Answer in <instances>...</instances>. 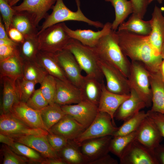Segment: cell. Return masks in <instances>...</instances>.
Wrapping results in <instances>:
<instances>
[{"label": "cell", "instance_id": "6da1fadb", "mask_svg": "<svg viewBox=\"0 0 164 164\" xmlns=\"http://www.w3.org/2000/svg\"><path fill=\"white\" fill-rule=\"evenodd\" d=\"M119 45L131 61L142 63L150 72L159 70L163 60L161 53L151 44L149 35L125 30L115 31Z\"/></svg>", "mask_w": 164, "mask_h": 164}, {"label": "cell", "instance_id": "7a4b0ae2", "mask_svg": "<svg viewBox=\"0 0 164 164\" xmlns=\"http://www.w3.org/2000/svg\"><path fill=\"white\" fill-rule=\"evenodd\" d=\"M93 48L99 58L114 67L128 78L131 61L122 51L115 31L111 29Z\"/></svg>", "mask_w": 164, "mask_h": 164}, {"label": "cell", "instance_id": "3957f363", "mask_svg": "<svg viewBox=\"0 0 164 164\" xmlns=\"http://www.w3.org/2000/svg\"><path fill=\"white\" fill-rule=\"evenodd\" d=\"M65 49L73 55L87 75L96 78L101 83L104 82V77L98 64V56L93 48L84 45L71 38Z\"/></svg>", "mask_w": 164, "mask_h": 164}, {"label": "cell", "instance_id": "277c9868", "mask_svg": "<svg viewBox=\"0 0 164 164\" xmlns=\"http://www.w3.org/2000/svg\"><path fill=\"white\" fill-rule=\"evenodd\" d=\"M52 9V12L46 17L38 33L50 26L66 21L82 22L97 28H102L104 26V24L101 22L91 20L87 17L82 12L80 7L77 8L76 12L71 10L65 5L63 0H56Z\"/></svg>", "mask_w": 164, "mask_h": 164}, {"label": "cell", "instance_id": "5b68a950", "mask_svg": "<svg viewBox=\"0 0 164 164\" xmlns=\"http://www.w3.org/2000/svg\"><path fill=\"white\" fill-rule=\"evenodd\" d=\"M64 23L54 25L37 33L39 51L55 54L65 49L71 38L64 29Z\"/></svg>", "mask_w": 164, "mask_h": 164}, {"label": "cell", "instance_id": "8992f818", "mask_svg": "<svg viewBox=\"0 0 164 164\" xmlns=\"http://www.w3.org/2000/svg\"><path fill=\"white\" fill-rule=\"evenodd\" d=\"M150 72L141 63L131 61L128 79L131 89L134 90L145 103L146 107L152 105V92L150 83Z\"/></svg>", "mask_w": 164, "mask_h": 164}, {"label": "cell", "instance_id": "52a82bcc", "mask_svg": "<svg viewBox=\"0 0 164 164\" xmlns=\"http://www.w3.org/2000/svg\"><path fill=\"white\" fill-rule=\"evenodd\" d=\"M118 128L109 114L99 111L90 125L73 140L79 146L84 142L89 139L108 135L113 136Z\"/></svg>", "mask_w": 164, "mask_h": 164}, {"label": "cell", "instance_id": "ba28073f", "mask_svg": "<svg viewBox=\"0 0 164 164\" xmlns=\"http://www.w3.org/2000/svg\"><path fill=\"white\" fill-rule=\"evenodd\" d=\"M98 58L99 66L106 81L107 90L117 94H129L131 88L128 78L114 67Z\"/></svg>", "mask_w": 164, "mask_h": 164}, {"label": "cell", "instance_id": "9c48e42d", "mask_svg": "<svg viewBox=\"0 0 164 164\" xmlns=\"http://www.w3.org/2000/svg\"><path fill=\"white\" fill-rule=\"evenodd\" d=\"M49 133L46 130L31 127L10 113L0 114V133L13 138L30 135H47Z\"/></svg>", "mask_w": 164, "mask_h": 164}, {"label": "cell", "instance_id": "30bf717a", "mask_svg": "<svg viewBox=\"0 0 164 164\" xmlns=\"http://www.w3.org/2000/svg\"><path fill=\"white\" fill-rule=\"evenodd\" d=\"M119 159L120 164H159L154 151L135 138L126 146Z\"/></svg>", "mask_w": 164, "mask_h": 164}, {"label": "cell", "instance_id": "8fae6325", "mask_svg": "<svg viewBox=\"0 0 164 164\" xmlns=\"http://www.w3.org/2000/svg\"><path fill=\"white\" fill-rule=\"evenodd\" d=\"M61 106L66 114L72 116L86 128L93 121L99 112L97 106L84 100L77 104Z\"/></svg>", "mask_w": 164, "mask_h": 164}, {"label": "cell", "instance_id": "7c38bea8", "mask_svg": "<svg viewBox=\"0 0 164 164\" xmlns=\"http://www.w3.org/2000/svg\"><path fill=\"white\" fill-rule=\"evenodd\" d=\"M54 54L68 80L79 88L84 76L81 74L82 70L73 55L66 49Z\"/></svg>", "mask_w": 164, "mask_h": 164}, {"label": "cell", "instance_id": "4fadbf2b", "mask_svg": "<svg viewBox=\"0 0 164 164\" xmlns=\"http://www.w3.org/2000/svg\"><path fill=\"white\" fill-rule=\"evenodd\" d=\"M163 138L154 122L147 116L137 130L136 139L154 151L160 144Z\"/></svg>", "mask_w": 164, "mask_h": 164}, {"label": "cell", "instance_id": "5bb4252c", "mask_svg": "<svg viewBox=\"0 0 164 164\" xmlns=\"http://www.w3.org/2000/svg\"><path fill=\"white\" fill-rule=\"evenodd\" d=\"M112 23L108 22L104 24L101 30L94 31L90 29H77L74 30L69 28L64 23L65 31L70 37L76 40L84 45L92 47H95L100 39L111 30Z\"/></svg>", "mask_w": 164, "mask_h": 164}, {"label": "cell", "instance_id": "9a60e30c", "mask_svg": "<svg viewBox=\"0 0 164 164\" xmlns=\"http://www.w3.org/2000/svg\"><path fill=\"white\" fill-rule=\"evenodd\" d=\"M112 137L108 135L89 139L79 145L82 153L88 161V164L108 154L110 143Z\"/></svg>", "mask_w": 164, "mask_h": 164}, {"label": "cell", "instance_id": "2e32d148", "mask_svg": "<svg viewBox=\"0 0 164 164\" xmlns=\"http://www.w3.org/2000/svg\"><path fill=\"white\" fill-rule=\"evenodd\" d=\"M19 5L12 6L17 12L26 11L32 17L36 26L47 15V12L52 9L56 0H23Z\"/></svg>", "mask_w": 164, "mask_h": 164}, {"label": "cell", "instance_id": "e0dca14e", "mask_svg": "<svg viewBox=\"0 0 164 164\" xmlns=\"http://www.w3.org/2000/svg\"><path fill=\"white\" fill-rule=\"evenodd\" d=\"M55 78L56 83L55 103L62 106L77 104L82 101L79 87L69 81Z\"/></svg>", "mask_w": 164, "mask_h": 164}, {"label": "cell", "instance_id": "ac0fdd59", "mask_svg": "<svg viewBox=\"0 0 164 164\" xmlns=\"http://www.w3.org/2000/svg\"><path fill=\"white\" fill-rule=\"evenodd\" d=\"M10 113L31 128L47 131L42 120L40 111L32 109L25 103L19 101L15 103Z\"/></svg>", "mask_w": 164, "mask_h": 164}, {"label": "cell", "instance_id": "d6986e66", "mask_svg": "<svg viewBox=\"0 0 164 164\" xmlns=\"http://www.w3.org/2000/svg\"><path fill=\"white\" fill-rule=\"evenodd\" d=\"M86 129L72 116L66 114L48 132L61 135L69 140H73Z\"/></svg>", "mask_w": 164, "mask_h": 164}, {"label": "cell", "instance_id": "ffe728a7", "mask_svg": "<svg viewBox=\"0 0 164 164\" xmlns=\"http://www.w3.org/2000/svg\"><path fill=\"white\" fill-rule=\"evenodd\" d=\"M47 135H26L12 138L15 141L24 144L34 149L45 158L59 157L58 153L50 145Z\"/></svg>", "mask_w": 164, "mask_h": 164}, {"label": "cell", "instance_id": "44dd1931", "mask_svg": "<svg viewBox=\"0 0 164 164\" xmlns=\"http://www.w3.org/2000/svg\"><path fill=\"white\" fill-rule=\"evenodd\" d=\"M145 107V103L134 90L131 89L129 97L122 102L117 110L114 118L124 121Z\"/></svg>", "mask_w": 164, "mask_h": 164}, {"label": "cell", "instance_id": "7402d4cb", "mask_svg": "<svg viewBox=\"0 0 164 164\" xmlns=\"http://www.w3.org/2000/svg\"><path fill=\"white\" fill-rule=\"evenodd\" d=\"M130 94H119L109 91L104 83L98 106L99 111L105 112L109 114L115 124L114 115L116 111L122 102L128 98Z\"/></svg>", "mask_w": 164, "mask_h": 164}, {"label": "cell", "instance_id": "603a6c76", "mask_svg": "<svg viewBox=\"0 0 164 164\" xmlns=\"http://www.w3.org/2000/svg\"><path fill=\"white\" fill-rule=\"evenodd\" d=\"M104 83H101L91 76L86 75L84 76L79 87L82 100L87 101L98 107Z\"/></svg>", "mask_w": 164, "mask_h": 164}, {"label": "cell", "instance_id": "cb8c5ba5", "mask_svg": "<svg viewBox=\"0 0 164 164\" xmlns=\"http://www.w3.org/2000/svg\"><path fill=\"white\" fill-rule=\"evenodd\" d=\"M152 15L151 30L149 39L152 46L161 53L164 40V16L161 9L156 5Z\"/></svg>", "mask_w": 164, "mask_h": 164}, {"label": "cell", "instance_id": "d4e9b609", "mask_svg": "<svg viewBox=\"0 0 164 164\" xmlns=\"http://www.w3.org/2000/svg\"><path fill=\"white\" fill-rule=\"evenodd\" d=\"M149 79L152 92L151 110L164 114V81L159 70L150 72Z\"/></svg>", "mask_w": 164, "mask_h": 164}, {"label": "cell", "instance_id": "484cf974", "mask_svg": "<svg viewBox=\"0 0 164 164\" xmlns=\"http://www.w3.org/2000/svg\"><path fill=\"white\" fill-rule=\"evenodd\" d=\"M11 26L20 32L25 38L37 36L39 31L32 17L26 11H16Z\"/></svg>", "mask_w": 164, "mask_h": 164}, {"label": "cell", "instance_id": "4316f807", "mask_svg": "<svg viewBox=\"0 0 164 164\" xmlns=\"http://www.w3.org/2000/svg\"><path fill=\"white\" fill-rule=\"evenodd\" d=\"M3 85L1 114L9 113L14 105L19 101L16 90L15 80L4 77L0 78Z\"/></svg>", "mask_w": 164, "mask_h": 164}, {"label": "cell", "instance_id": "83f0119b", "mask_svg": "<svg viewBox=\"0 0 164 164\" xmlns=\"http://www.w3.org/2000/svg\"><path fill=\"white\" fill-rule=\"evenodd\" d=\"M24 61L19 53L0 61V78L6 77L16 80L22 77Z\"/></svg>", "mask_w": 164, "mask_h": 164}, {"label": "cell", "instance_id": "f1b7e54d", "mask_svg": "<svg viewBox=\"0 0 164 164\" xmlns=\"http://www.w3.org/2000/svg\"><path fill=\"white\" fill-rule=\"evenodd\" d=\"M36 60L49 74L56 79L69 81L57 60L54 54L39 50Z\"/></svg>", "mask_w": 164, "mask_h": 164}, {"label": "cell", "instance_id": "f546056e", "mask_svg": "<svg viewBox=\"0 0 164 164\" xmlns=\"http://www.w3.org/2000/svg\"><path fill=\"white\" fill-rule=\"evenodd\" d=\"M137 15L132 13L126 22L119 26L118 30H125L135 34L149 35L151 30L150 20L145 21Z\"/></svg>", "mask_w": 164, "mask_h": 164}, {"label": "cell", "instance_id": "4dcf8cb0", "mask_svg": "<svg viewBox=\"0 0 164 164\" xmlns=\"http://www.w3.org/2000/svg\"><path fill=\"white\" fill-rule=\"evenodd\" d=\"M57 153L67 164H88V162L80 146L73 140H69L67 145Z\"/></svg>", "mask_w": 164, "mask_h": 164}, {"label": "cell", "instance_id": "1f68e13d", "mask_svg": "<svg viewBox=\"0 0 164 164\" xmlns=\"http://www.w3.org/2000/svg\"><path fill=\"white\" fill-rule=\"evenodd\" d=\"M104 0L110 2L114 8L115 18L112 23L111 29L116 31L119 26L125 21L128 16L133 13L132 3L130 0Z\"/></svg>", "mask_w": 164, "mask_h": 164}, {"label": "cell", "instance_id": "d6a6232c", "mask_svg": "<svg viewBox=\"0 0 164 164\" xmlns=\"http://www.w3.org/2000/svg\"><path fill=\"white\" fill-rule=\"evenodd\" d=\"M23 77L25 79L37 84H41L49 74L36 60L24 61Z\"/></svg>", "mask_w": 164, "mask_h": 164}, {"label": "cell", "instance_id": "836d02e7", "mask_svg": "<svg viewBox=\"0 0 164 164\" xmlns=\"http://www.w3.org/2000/svg\"><path fill=\"white\" fill-rule=\"evenodd\" d=\"M43 123L48 132L66 114L61 106L54 103L49 104L40 111Z\"/></svg>", "mask_w": 164, "mask_h": 164}, {"label": "cell", "instance_id": "e575fe53", "mask_svg": "<svg viewBox=\"0 0 164 164\" xmlns=\"http://www.w3.org/2000/svg\"><path fill=\"white\" fill-rule=\"evenodd\" d=\"M19 50L24 61L36 60L39 51L37 36L25 38L22 43L19 44Z\"/></svg>", "mask_w": 164, "mask_h": 164}, {"label": "cell", "instance_id": "d590c367", "mask_svg": "<svg viewBox=\"0 0 164 164\" xmlns=\"http://www.w3.org/2000/svg\"><path fill=\"white\" fill-rule=\"evenodd\" d=\"M147 112L140 111L137 114L124 121L114 132L113 136L124 135L136 131L143 121L147 116Z\"/></svg>", "mask_w": 164, "mask_h": 164}, {"label": "cell", "instance_id": "8d00e7d4", "mask_svg": "<svg viewBox=\"0 0 164 164\" xmlns=\"http://www.w3.org/2000/svg\"><path fill=\"white\" fill-rule=\"evenodd\" d=\"M137 130L131 133L121 135L113 136L110 143V152L119 158L126 146L135 138Z\"/></svg>", "mask_w": 164, "mask_h": 164}, {"label": "cell", "instance_id": "74e56055", "mask_svg": "<svg viewBox=\"0 0 164 164\" xmlns=\"http://www.w3.org/2000/svg\"><path fill=\"white\" fill-rule=\"evenodd\" d=\"M9 146L12 150L18 154L28 159L30 163H35L41 164L45 159L34 149L19 142L14 141Z\"/></svg>", "mask_w": 164, "mask_h": 164}, {"label": "cell", "instance_id": "f35d334b", "mask_svg": "<svg viewBox=\"0 0 164 164\" xmlns=\"http://www.w3.org/2000/svg\"><path fill=\"white\" fill-rule=\"evenodd\" d=\"M15 84L19 101L26 103L35 90L36 84L22 77L15 80Z\"/></svg>", "mask_w": 164, "mask_h": 164}, {"label": "cell", "instance_id": "ab89813d", "mask_svg": "<svg viewBox=\"0 0 164 164\" xmlns=\"http://www.w3.org/2000/svg\"><path fill=\"white\" fill-rule=\"evenodd\" d=\"M40 84L39 88L49 104L55 103L56 90L55 78L53 76L48 74Z\"/></svg>", "mask_w": 164, "mask_h": 164}, {"label": "cell", "instance_id": "60d3db41", "mask_svg": "<svg viewBox=\"0 0 164 164\" xmlns=\"http://www.w3.org/2000/svg\"><path fill=\"white\" fill-rule=\"evenodd\" d=\"M1 152L3 156L2 164H26L30 163L26 158L18 154L10 147L4 144L2 146Z\"/></svg>", "mask_w": 164, "mask_h": 164}, {"label": "cell", "instance_id": "b9f144b4", "mask_svg": "<svg viewBox=\"0 0 164 164\" xmlns=\"http://www.w3.org/2000/svg\"><path fill=\"white\" fill-rule=\"evenodd\" d=\"M0 12L7 32L11 26L13 16L16 11L5 0H0Z\"/></svg>", "mask_w": 164, "mask_h": 164}, {"label": "cell", "instance_id": "7bdbcfd3", "mask_svg": "<svg viewBox=\"0 0 164 164\" xmlns=\"http://www.w3.org/2000/svg\"><path fill=\"white\" fill-rule=\"evenodd\" d=\"M26 104L32 109L38 111H40L49 104L40 88L35 91Z\"/></svg>", "mask_w": 164, "mask_h": 164}, {"label": "cell", "instance_id": "ee69618b", "mask_svg": "<svg viewBox=\"0 0 164 164\" xmlns=\"http://www.w3.org/2000/svg\"><path fill=\"white\" fill-rule=\"evenodd\" d=\"M46 136L50 145L57 152L67 145L69 140L61 135L49 132Z\"/></svg>", "mask_w": 164, "mask_h": 164}, {"label": "cell", "instance_id": "f6af8a7d", "mask_svg": "<svg viewBox=\"0 0 164 164\" xmlns=\"http://www.w3.org/2000/svg\"><path fill=\"white\" fill-rule=\"evenodd\" d=\"M148 116L154 122L164 138V114L151 110L147 112Z\"/></svg>", "mask_w": 164, "mask_h": 164}, {"label": "cell", "instance_id": "bcb514c9", "mask_svg": "<svg viewBox=\"0 0 164 164\" xmlns=\"http://www.w3.org/2000/svg\"><path fill=\"white\" fill-rule=\"evenodd\" d=\"M133 8V12L143 19L146 14L149 0H130Z\"/></svg>", "mask_w": 164, "mask_h": 164}, {"label": "cell", "instance_id": "7dc6e473", "mask_svg": "<svg viewBox=\"0 0 164 164\" xmlns=\"http://www.w3.org/2000/svg\"><path fill=\"white\" fill-rule=\"evenodd\" d=\"M19 45H0V61L19 53Z\"/></svg>", "mask_w": 164, "mask_h": 164}, {"label": "cell", "instance_id": "c3c4849f", "mask_svg": "<svg viewBox=\"0 0 164 164\" xmlns=\"http://www.w3.org/2000/svg\"><path fill=\"white\" fill-rule=\"evenodd\" d=\"M7 33L9 38L18 44L22 43L25 40V38L23 35L17 29L12 26Z\"/></svg>", "mask_w": 164, "mask_h": 164}, {"label": "cell", "instance_id": "681fc988", "mask_svg": "<svg viewBox=\"0 0 164 164\" xmlns=\"http://www.w3.org/2000/svg\"><path fill=\"white\" fill-rule=\"evenodd\" d=\"M117 160L108 154L104 155L90 162L89 164H118Z\"/></svg>", "mask_w": 164, "mask_h": 164}, {"label": "cell", "instance_id": "f907efd6", "mask_svg": "<svg viewBox=\"0 0 164 164\" xmlns=\"http://www.w3.org/2000/svg\"><path fill=\"white\" fill-rule=\"evenodd\" d=\"M154 152L159 164H164V145L160 144Z\"/></svg>", "mask_w": 164, "mask_h": 164}, {"label": "cell", "instance_id": "816d5d0a", "mask_svg": "<svg viewBox=\"0 0 164 164\" xmlns=\"http://www.w3.org/2000/svg\"><path fill=\"white\" fill-rule=\"evenodd\" d=\"M41 164H67L60 157L50 158H45Z\"/></svg>", "mask_w": 164, "mask_h": 164}, {"label": "cell", "instance_id": "f5cc1de1", "mask_svg": "<svg viewBox=\"0 0 164 164\" xmlns=\"http://www.w3.org/2000/svg\"><path fill=\"white\" fill-rule=\"evenodd\" d=\"M5 26L1 16L0 17V39H9Z\"/></svg>", "mask_w": 164, "mask_h": 164}, {"label": "cell", "instance_id": "db71d44e", "mask_svg": "<svg viewBox=\"0 0 164 164\" xmlns=\"http://www.w3.org/2000/svg\"><path fill=\"white\" fill-rule=\"evenodd\" d=\"M14 141V140L12 138L0 133V142L1 143L9 146L13 143Z\"/></svg>", "mask_w": 164, "mask_h": 164}, {"label": "cell", "instance_id": "11a10c76", "mask_svg": "<svg viewBox=\"0 0 164 164\" xmlns=\"http://www.w3.org/2000/svg\"><path fill=\"white\" fill-rule=\"evenodd\" d=\"M19 44L15 42L10 39H0V45H17Z\"/></svg>", "mask_w": 164, "mask_h": 164}, {"label": "cell", "instance_id": "9f6ffc18", "mask_svg": "<svg viewBox=\"0 0 164 164\" xmlns=\"http://www.w3.org/2000/svg\"><path fill=\"white\" fill-rule=\"evenodd\" d=\"M159 71L162 78L164 81V60H163L159 68Z\"/></svg>", "mask_w": 164, "mask_h": 164}, {"label": "cell", "instance_id": "6f0895ef", "mask_svg": "<svg viewBox=\"0 0 164 164\" xmlns=\"http://www.w3.org/2000/svg\"><path fill=\"white\" fill-rule=\"evenodd\" d=\"M20 0H13L12 2L10 3V5L11 6H14L16 3H17Z\"/></svg>", "mask_w": 164, "mask_h": 164}, {"label": "cell", "instance_id": "680465c9", "mask_svg": "<svg viewBox=\"0 0 164 164\" xmlns=\"http://www.w3.org/2000/svg\"><path fill=\"white\" fill-rule=\"evenodd\" d=\"M161 54L162 56L163 55H164V40L162 47Z\"/></svg>", "mask_w": 164, "mask_h": 164}, {"label": "cell", "instance_id": "91938a15", "mask_svg": "<svg viewBox=\"0 0 164 164\" xmlns=\"http://www.w3.org/2000/svg\"><path fill=\"white\" fill-rule=\"evenodd\" d=\"M76 5L78 7H80V0H75Z\"/></svg>", "mask_w": 164, "mask_h": 164}, {"label": "cell", "instance_id": "94428289", "mask_svg": "<svg viewBox=\"0 0 164 164\" xmlns=\"http://www.w3.org/2000/svg\"><path fill=\"white\" fill-rule=\"evenodd\" d=\"M154 0H156L160 4H162L163 1V0H149V4L151 2Z\"/></svg>", "mask_w": 164, "mask_h": 164}, {"label": "cell", "instance_id": "6125c7cd", "mask_svg": "<svg viewBox=\"0 0 164 164\" xmlns=\"http://www.w3.org/2000/svg\"><path fill=\"white\" fill-rule=\"evenodd\" d=\"M7 2L9 5L13 0H5Z\"/></svg>", "mask_w": 164, "mask_h": 164}, {"label": "cell", "instance_id": "be15d7a7", "mask_svg": "<svg viewBox=\"0 0 164 164\" xmlns=\"http://www.w3.org/2000/svg\"><path fill=\"white\" fill-rule=\"evenodd\" d=\"M162 58L163 59V60H164V55H162Z\"/></svg>", "mask_w": 164, "mask_h": 164}]
</instances>
